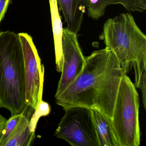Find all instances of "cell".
Masks as SVG:
<instances>
[{
    "instance_id": "obj_13",
    "label": "cell",
    "mask_w": 146,
    "mask_h": 146,
    "mask_svg": "<svg viewBox=\"0 0 146 146\" xmlns=\"http://www.w3.org/2000/svg\"><path fill=\"white\" fill-rule=\"evenodd\" d=\"M24 113V109L21 113L12 115L7 120L4 129L0 136V146H4L5 143L11 136Z\"/></svg>"
},
{
    "instance_id": "obj_16",
    "label": "cell",
    "mask_w": 146,
    "mask_h": 146,
    "mask_svg": "<svg viewBox=\"0 0 146 146\" xmlns=\"http://www.w3.org/2000/svg\"><path fill=\"white\" fill-rule=\"evenodd\" d=\"M12 0H0V23L4 19L8 7Z\"/></svg>"
},
{
    "instance_id": "obj_1",
    "label": "cell",
    "mask_w": 146,
    "mask_h": 146,
    "mask_svg": "<svg viewBox=\"0 0 146 146\" xmlns=\"http://www.w3.org/2000/svg\"><path fill=\"white\" fill-rule=\"evenodd\" d=\"M125 73L113 52L105 48L85 57L82 71L55 96L64 110L79 106L95 109L111 119L119 84Z\"/></svg>"
},
{
    "instance_id": "obj_18",
    "label": "cell",
    "mask_w": 146,
    "mask_h": 146,
    "mask_svg": "<svg viewBox=\"0 0 146 146\" xmlns=\"http://www.w3.org/2000/svg\"><path fill=\"white\" fill-rule=\"evenodd\" d=\"M7 120V119L5 118L1 114H0V136L1 135V133H2V131L4 129Z\"/></svg>"
},
{
    "instance_id": "obj_7",
    "label": "cell",
    "mask_w": 146,
    "mask_h": 146,
    "mask_svg": "<svg viewBox=\"0 0 146 146\" xmlns=\"http://www.w3.org/2000/svg\"><path fill=\"white\" fill-rule=\"evenodd\" d=\"M62 50L63 66L55 97L63 92L79 76L85 62L77 34L66 28L63 29Z\"/></svg>"
},
{
    "instance_id": "obj_9",
    "label": "cell",
    "mask_w": 146,
    "mask_h": 146,
    "mask_svg": "<svg viewBox=\"0 0 146 146\" xmlns=\"http://www.w3.org/2000/svg\"><path fill=\"white\" fill-rule=\"evenodd\" d=\"M34 110L25 106L24 113L14 131L4 146H29L35 138V132L31 131L29 123Z\"/></svg>"
},
{
    "instance_id": "obj_4",
    "label": "cell",
    "mask_w": 146,
    "mask_h": 146,
    "mask_svg": "<svg viewBox=\"0 0 146 146\" xmlns=\"http://www.w3.org/2000/svg\"><path fill=\"white\" fill-rule=\"evenodd\" d=\"M139 109V96L135 86L125 74L120 81L111 119L119 146L140 145Z\"/></svg>"
},
{
    "instance_id": "obj_15",
    "label": "cell",
    "mask_w": 146,
    "mask_h": 146,
    "mask_svg": "<svg viewBox=\"0 0 146 146\" xmlns=\"http://www.w3.org/2000/svg\"><path fill=\"white\" fill-rule=\"evenodd\" d=\"M146 70H145L143 72L138 87L141 91L143 102L145 109H146Z\"/></svg>"
},
{
    "instance_id": "obj_6",
    "label": "cell",
    "mask_w": 146,
    "mask_h": 146,
    "mask_svg": "<svg viewBox=\"0 0 146 146\" xmlns=\"http://www.w3.org/2000/svg\"><path fill=\"white\" fill-rule=\"evenodd\" d=\"M18 34L24 60L25 105L35 111L42 100L44 66L42 64L32 37L27 33Z\"/></svg>"
},
{
    "instance_id": "obj_3",
    "label": "cell",
    "mask_w": 146,
    "mask_h": 146,
    "mask_svg": "<svg viewBox=\"0 0 146 146\" xmlns=\"http://www.w3.org/2000/svg\"><path fill=\"white\" fill-rule=\"evenodd\" d=\"M24 60L19 34L0 32V104L12 115L25 108Z\"/></svg>"
},
{
    "instance_id": "obj_10",
    "label": "cell",
    "mask_w": 146,
    "mask_h": 146,
    "mask_svg": "<svg viewBox=\"0 0 146 146\" xmlns=\"http://www.w3.org/2000/svg\"><path fill=\"white\" fill-rule=\"evenodd\" d=\"M49 2L54 40L56 69L58 72H61L63 63L62 50L63 24L59 12L57 0H49Z\"/></svg>"
},
{
    "instance_id": "obj_17",
    "label": "cell",
    "mask_w": 146,
    "mask_h": 146,
    "mask_svg": "<svg viewBox=\"0 0 146 146\" xmlns=\"http://www.w3.org/2000/svg\"><path fill=\"white\" fill-rule=\"evenodd\" d=\"M136 6L141 10L142 12L146 9V0H130Z\"/></svg>"
},
{
    "instance_id": "obj_19",
    "label": "cell",
    "mask_w": 146,
    "mask_h": 146,
    "mask_svg": "<svg viewBox=\"0 0 146 146\" xmlns=\"http://www.w3.org/2000/svg\"><path fill=\"white\" fill-rule=\"evenodd\" d=\"M0 108H1V104H0Z\"/></svg>"
},
{
    "instance_id": "obj_8",
    "label": "cell",
    "mask_w": 146,
    "mask_h": 146,
    "mask_svg": "<svg viewBox=\"0 0 146 146\" xmlns=\"http://www.w3.org/2000/svg\"><path fill=\"white\" fill-rule=\"evenodd\" d=\"M67 24V29L77 34L86 13L88 0H57Z\"/></svg>"
},
{
    "instance_id": "obj_14",
    "label": "cell",
    "mask_w": 146,
    "mask_h": 146,
    "mask_svg": "<svg viewBox=\"0 0 146 146\" xmlns=\"http://www.w3.org/2000/svg\"><path fill=\"white\" fill-rule=\"evenodd\" d=\"M51 110V107L48 103L43 101L42 100L41 101L30 119L29 126L31 131L35 132L37 123L40 118L49 115Z\"/></svg>"
},
{
    "instance_id": "obj_12",
    "label": "cell",
    "mask_w": 146,
    "mask_h": 146,
    "mask_svg": "<svg viewBox=\"0 0 146 146\" xmlns=\"http://www.w3.org/2000/svg\"><path fill=\"white\" fill-rule=\"evenodd\" d=\"M119 5L128 11L142 12L130 0H88L87 10L88 15L94 20L103 17L106 8L110 5Z\"/></svg>"
},
{
    "instance_id": "obj_2",
    "label": "cell",
    "mask_w": 146,
    "mask_h": 146,
    "mask_svg": "<svg viewBox=\"0 0 146 146\" xmlns=\"http://www.w3.org/2000/svg\"><path fill=\"white\" fill-rule=\"evenodd\" d=\"M102 35L106 47L113 52L124 72L133 67L135 85L138 88L146 68V36L134 17L127 13L109 19L104 24Z\"/></svg>"
},
{
    "instance_id": "obj_11",
    "label": "cell",
    "mask_w": 146,
    "mask_h": 146,
    "mask_svg": "<svg viewBox=\"0 0 146 146\" xmlns=\"http://www.w3.org/2000/svg\"><path fill=\"white\" fill-rule=\"evenodd\" d=\"M99 146H119L111 123V119L95 109H90Z\"/></svg>"
},
{
    "instance_id": "obj_5",
    "label": "cell",
    "mask_w": 146,
    "mask_h": 146,
    "mask_svg": "<svg viewBox=\"0 0 146 146\" xmlns=\"http://www.w3.org/2000/svg\"><path fill=\"white\" fill-rule=\"evenodd\" d=\"M54 136L73 146H99L91 110L75 106L64 110Z\"/></svg>"
}]
</instances>
